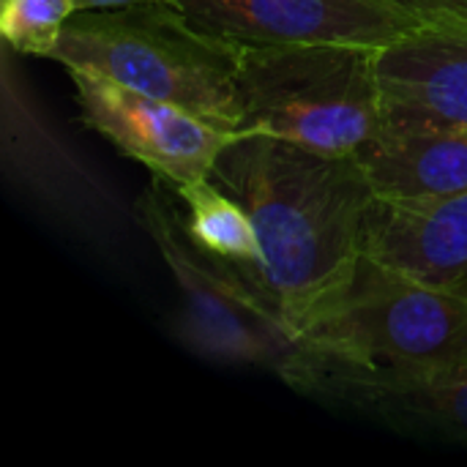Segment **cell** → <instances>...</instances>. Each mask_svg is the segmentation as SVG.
I'll return each instance as SVG.
<instances>
[{"mask_svg":"<svg viewBox=\"0 0 467 467\" xmlns=\"http://www.w3.org/2000/svg\"><path fill=\"white\" fill-rule=\"evenodd\" d=\"M323 361L356 369H421L467 361V298L372 254L298 323Z\"/></svg>","mask_w":467,"mask_h":467,"instance_id":"obj_5","label":"cell"},{"mask_svg":"<svg viewBox=\"0 0 467 467\" xmlns=\"http://www.w3.org/2000/svg\"><path fill=\"white\" fill-rule=\"evenodd\" d=\"M364 252L467 298V192L416 205L375 200L367 216Z\"/></svg>","mask_w":467,"mask_h":467,"instance_id":"obj_10","label":"cell"},{"mask_svg":"<svg viewBox=\"0 0 467 467\" xmlns=\"http://www.w3.org/2000/svg\"><path fill=\"white\" fill-rule=\"evenodd\" d=\"M137 219L181 287V339L202 358L268 369L309 397L323 358L301 342L276 298L252 274L205 254L192 241L170 183L153 178L145 186Z\"/></svg>","mask_w":467,"mask_h":467,"instance_id":"obj_2","label":"cell"},{"mask_svg":"<svg viewBox=\"0 0 467 467\" xmlns=\"http://www.w3.org/2000/svg\"><path fill=\"white\" fill-rule=\"evenodd\" d=\"M77 11H115V8H129V5H142V3H172L175 0H74Z\"/></svg>","mask_w":467,"mask_h":467,"instance_id":"obj_15","label":"cell"},{"mask_svg":"<svg viewBox=\"0 0 467 467\" xmlns=\"http://www.w3.org/2000/svg\"><path fill=\"white\" fill-rule=\"evenodd\" d=\"M309 400L405 435L467 443V361L421 369H356L323 361Z\"/></svg>","mask_w":467,"mask_h":467,"instance_id":"obj_8","label":"cell"},{"mask_svg":"<svg viewBox=\"0 0 467 467\" xmlns=\"http://www.w3.org/2000/svg\"><path fill=\"white\" fill-rule=\"evenodd\" d=\"M424 27H467V0H389Z\"/></svg>","mask_w":467,"mask_h":467,"instance_id":"obj_14","label":"cell"},{"mask_svg":"<svg viewBox=\"0 0 467 467\" xmlns=\"http://www.w3.org/2000/svg\"><path fill=\"white\" fill-rule=\"evenodd\" d=\"M183 16L224 41L358 44L383 49L424 27L389 0H175Z\"/></svg>","mask_w":467,"mask_h":467,"instance_id":"obj_7","label":"cell"},{"mask_svg":"<svg viewBox=\"0 0 467 467\" xmlns=\"http://www.w3.org/2000/svg\"><path fill=\"white\" fill-rule=\"evenodd\" d=\"M353 159L378 200L400 205L449 200L467 192V123L386 120Z\"/></svg>","mask_w":467,"mask_h":467,"instance_id":"obj_9","label":"cell"},{"mask_svg":"<svg viewBox=\"0 0 467 467\" xmlns=\"http://www.w3.org/2000/svg\"><path fill=\"white\" fill-rule=\"evenodd\" d=\"M77 14L74 0H3L0 33L19 55L52 57L66 22Z\"/></svg>","mask_w":467,"mask_h":467,"instance_id":"obj_13","label":"cell"},{"mask_svg":"<svg viewBox=\"0 0 467 467\" xmlns=\"http://www.w3.org/2000/svg\"><path fill=\"white\" fill-rule=\"evenodd\" d=\"M66 71L82 123L170 186L211 178L219 153L238 134L181 104L126 88L96 68Z\"/></svg>","mask_w":467,"mask_h":467,"instance_id":"obj_6","label":"cell"},{"mask_svg":"<svg viewBox=\"0 0 467 467\" xmlns=\"http://www.w3.org/2000/svg\"><path fill=\"white\" fill-rule=\"evenodd\" d=\"M378 55L358 44H241L238 131L356 156L386 123Z\"/></svg>","mask_w":467,"mask_h":467,"instance_id":"obj_3","label":"cell"},{"mask_svg":"<svg viewBox=\"0 0 467 467\" xmlns=\"http://www.w3.org/2000/svg\"><path fill=\"white\" fill-rule=\"evenodd\" d=\"M241 44L194 27L172 3L77 11L52 57L66 68H96L126 88L181 104L238 131Z\"/></svg>","mask_w":467,"mask_h":467,"instance_id":"obj_4","label":"cell"},{"mask_svg":"<svg viewBox=\"0 0 467 467\" xmlns=\"http://www.w3.org/2000/svg\"><path fill=\"white\" fill-rule=\"evenodd\" d=\"M386 120L467 123V27H419L378 55Z\"/></svg>","mask_w":467,"mask_h":467,"instance_id":"obj_11","label":"cell"},{"mask_svg":"<svg viewBox=\"0 0 467 467\" xmlns=\"http://www.w3.org/2000/svg\"><path fill=\"white\" fill-rule=\"evenodd\" d=\"M211 178L249 211L263 249L260 285L298 328L364 254L367 216L378 197L361 164L282 137L238 131Z\"/></svg>","mask_w":467,"mask_h":467,"instance_id":"obj_1","label":"cell"},{"mask_svg":"<svg viewBox=\"0 0 467 467\" xmlns=\"http://www.w3.org/2000/svg\"><path fill=\"white\" fill-rule=\"evenodd\" d=\"M192 241L211 257L252 274L260 282L263 249L249 211L219 181L200 178L172 186Z\"/></svg>","mask_w":467,"mask_h":467,"instance_id":"obj_12","label":"cell"}]
</instances>
